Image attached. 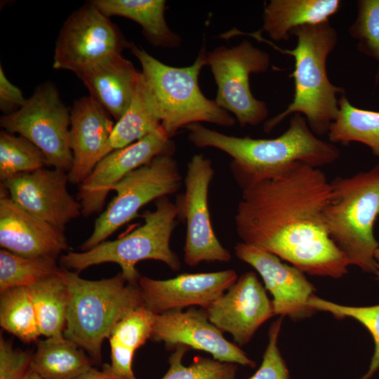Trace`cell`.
<instances>
[{
	"mask_svg": "<svg viewBox=\"0 0 379 379\" xmlns=\"http://www.w3.org/2000/svg\"><path fill=\"white\" fill-rule=\"evenodd\" d=\"M208 320L239 345L247 344L258 328L274 316L272 301L256 274L248 272L204 309Z\"/></svg>",
	"mask_w": 379,
	"mask_h": 379,
	"instance_id": "16",
	"label": "cell"
},
{
	"mask_svg": "<svg viewBox=\"0 0 379 379\" xmlns=\"http://www.w3.org/2000/svg\"><path fill=\"white\" fill-rule=\"evenodd\" d=\"M374 274L376 276L377 279L379 281V263L377 264V270Z\"/></svg>",
	"mask_w": 379,
	"mask_h": 379,
	"instance_id": "41",
	"label": "cell"
},
{
	"mask_svg": "<svg viewBox=\"0 0 379 379\" xmlns=\"http://www.w3.org/2000/svg\"><path fill=\"white\" fill-rule=\"evenodd\" d=\"M0 246L27 258L57 259L68 249L65 232L18 206L1 184Z\"/></svg>",
	"mask_w": 379,
	"mask_h": 379,
	"instance_id": "20",
	"label": "cell"
},
{
	"mask_svg": "<svg viewBox=\"0 0 379 379\" xmlns=\"http://www.w3.org/2000/svg\"><path fill=\"white\" fill-rule=\"evenodd\" d=\"M357 13L349 28L358 50L379 64V0H359Z\"/></svg>",
	"mask_w": 379,
	"mask_h": 379,
	"instance_id": "34",
	"label": "cell"
},
{
	"mask_svg": "<svg viewBox=\"0 0 379 379\" xmlns=\"http://www.w3.org/2000/svg\"><path fill=\"white\" fill-rule=\"evenodd\" d=\"M49 166L44 154L22 135L0 132V180L1 182L26 172Z\"/></svg>",
	"mask_w": 379,
	"mask_h": 379,
	"instance_id": "31",
	"label": "cell"
},
{
	"mask_svg": "<svg viewBox=\"0 0 379 379\" xmlns=\"http://www.w3.org/2000/svg\"><path fill=\"white\" fill-rule=\"evenodd\" d=\"M34 353L13 347L0 337V379H24L31 370Z\"/></svg>",
	"mask_w": 379,
	"mask_h": 379,
	"instance_id": "36",
	"label": "cell"
},
{
	"mask_svg": "<svg viewBox=\"0 0 379 379\" xmlns=\"http://www.w3.org/2000/svg\"><path fill=\"white\" fill-rule=\"evenodd\" d=\"M151 340L168 349L179 345L204 351L213 359L255 367V363L237 345L228 341L213 324L204 309L175 310L154 314Z\"/></svg>",
	"mask_w": 379,
	"mask_h": 379,
	"instance_id": "15",
	"label": "cell"
},
{
	"mask_svg": "<svg viewBox=\"0 0 379 379\" xmlns=\"http://www.w3.org/2000/svg\"><path fill=\"white\" fill-rule=\"evenodd\" d=\"M340 0H271L262 14V30L274 41L288 40L298 27L329 21Z\"/></svg>",
	"mask_w": 379,
	"mask_h": 379,
	"instance_id": "22",
	"label": "cell"
},
{
	"mask_svg": "<svg viewBox=\"0 0 379 379\" xmlns=\"http://www.w3.org/2000/svg\"><path fill=\"white\" fill-rule=\"evenodd\" d=\"M56 259L27 258L7 250L0 251V293L15 287H29L58 274Z\"/></svg>",
	"mask_w": 379,
	"mask_h": 379,
	"instance_id": "30",
	"label": "cell"
},
{
	"mask_svg": "<svg viewBox=\"0 0 379 379\" xmlns=\"http://www.w3.org/2000/svg\"><path fill=\"white\" fill-rule=\"evenodd\" d=\"M292 35L296 37L293 50L272 42L270 46L294 58L293 98L282 112L265 123L264 131L270 133L288 115L300 114L316 135L328 134L339 112L337 94L345 93L331 82L326 71L328 56L338 43L337 31L328 21L298 27Z\"/></svg>",
	"mask_w": 379,
	"mask_h": 379,
	"instance_id": "3",
	"label": "cell"
},
{
	"mask_svg": "<svg viewBox=\"0 0 379 379\" xmlns=\"http://www.w3.org/2000/svg\"><path fill=\"white\" fill-rule=\"evenodd\" d=\"M130 47L109 18L90 1L65 21L56 41L53 67L77 75Z\"/></svg>",
	"mask_w": 379,
	"mask_h": 379,
	"instance_id": "11",
	"label": "cell"
},
{
	"mask_svg": "<svg viewBox=\"0 0 379 379\" xmlns=\"http://www.w3.org/2000/svg\"><path fill=\"white\" fill-rule=\"evenodd\" d=\"M189 349L182 345L173 349L168 359L170 367L161 379H235L236 364L197 357L191 364L185 366L182 361Z\"/></svg>",
	"mask_w": 379,
	"mask_h": 379,
	"instance_id": "33",
	"label": "cell"
},
{
	"mask_svg": "<svg viewBox=\"0 0 379 379\" xmlns=\"http://www.w3.org/2000/svg\"><path fill=\"white\" fill-rule=\"evenodd\" d=\"M73 379H123L117 375L109 364H104L102 370L91 366Z\"/></svg>",
	"mask_w": 379,
	"mask_h": 379,
	"instance_id": "38",
	"label": "cell"
},
{
	"mask_svg": "<svg viewBox=\"0 0 379 379\" xmlns=\"http://www.w3.org/2000/svg\"><path fill=\"white\" fill-rule=\"evenodd\" d=\"M234 252L262 277L265 289L272 295L274 315L300 319L315 312L308 305L315 288L300 270L283 262L270 252L242 241L235 245Z\"/></svg>",
	"mask_w": 379,
	"mask_h": 379,
	"instance_id": "17",
	"label": "cell"
},
{
	"mask_svg": "<svg viewBox=\"0 0 379 379\" xmlns=\"http://www.w3.org/2000/svg\"><path fill=\"white\" fill-rule=\"evenodd\" d=\"M154 314L142 305L121 319L109 337L112 371L123 379H137L133 371L135 351L151 339Z\"/></svg>",
	"mask_w": 379,
	"mask_h": 379,
	"instance_id": "25",
	"label": "cell"
},
{
	"mask_svg": "<svg viewBox=\"0 0 379 379\" xmlns=\"http://www.w3.org/2000/svg\"><path fill=\"white\" fill-rule=\"evenodd\" d=\"M161 114L145 79L138 72L133 97L123 116L114 124L111 137L112 150L128 146L157 131Z\"/></svg>",
	"mask_w": 379,
	"mask_h": 379,
	"instance_id": "24",
	"label": "cell"
},
{
	"mask_svg": "<svg viewBox=\"0 0 379 379\" xmlns=\"http://www.w3.org/2000/svg\"><path fill=\"white\" fill-rule=\"evenodd\" d=\"M185 128L195 146L213 147L232 158L230 168L241 190L275 178L297 162L319 168L340 156L337 147L318 138L300 114H294L288 128L271 139L227 135L200 123Z\"/></svg>",
	"mask_w": 379,
	"mask_h": 379,
	"instance_id": "2",
	"label": "cell"
},
{
	"mask_svg": "<svg viewBox=\"0 0 379 379\" xmlns=\"http://www.w3.org/2000/svg\"><path fill=\"white\" fill-rule=\"evenodd\" d=\"M92 4L107 17L121 16L139 24L147 39L154 46L176 48L180 38L168 27L164 0H93Z\"/></svg>",
	"mask_w": 379,
	"mask_h": 379,
	"instance_id": "23",
	"label": "cell"
},
{
	"mask_svg": "<svg viewBox=\"0 0 379 379\" xmlns=\"http://www.w3.org/2000/svg\"><path fill=\"white\" fill-rule=\"evenodd\" d=\"M308 305L314 311L328 312L338 319L352 318L368 331L374 341V352L368 371L360 379H371L379 369V304L349 306L334 303L314 295L309 300Z\"/></svg>",
	"mask_w": 379,
	"mask_h": 379,
	"instance_id": "32",
	"label": "cell"
},
{
	"mask_svg": "<svg viewBox=\"0 0 379 379\" xmlns=\"http://www.w3.org/2000/svg\"><path fill=\"white\" fill-rule=\"evenodd\" d=\"M375 259L378 263H379V248L377 249L375 254Z\"/></svg>",
	"mask_w": 379,
	"mask_h": 379,
	"instance_id": "40",
	"label": "cell"
},
{
	"mask_svg": "<svg viewBox=\"0 0 379 379\" xmlns=\"http://www.w3.org/2000/svg\"><path fill=\"white\" fill-rule=\"evenodd\" d=\"M282 318L283 317H281L270 326L268 343L261 365L248 379H290L288 369L278 347Z\"/></svg>",
	"mask_w": 379,
	"mask_h": 379,
	"instance_id": "35",
	"label": "cell"
},
{
	"mask_svg": "<svg viewBox=\"0 0 379 379\" xmlns=\"http://www.w3.org/2000/svg\"><path fill=\"white\" fill-rule=\"evenodd\" d=\"M138 73L133 65L119 54L85 69L77 76L90 96L117 121L131 103Z\"/></svg>",
	"mask_w": 379,
	"mask_h": 379,
	"instance_id": "21",
	"label": "cell"
},
{
	"mask_svg": "<svg viewBox=\"0 0 379 379\" xmlns=\"http://www.w3.org/2000/svg\"><path fill=\"white\" fill-rule=\"evenodd\" d=\"M24 379H43L36 373L30 370Z\"/></svg>",
	"mask_w": 379,
	"mask_h": 379,
	"instance_id": "39",
	"label": "cell"
},
{
	"mask_svg": "<svg viewBox=\"0 0 379 379\" xmlns=\"http://www.w3.org/2000/svg\"><path fill=\"white\" fill-rule=\"evenodd\" d=\"M61 276L69 295L64 337L100 364L104 340L121 319L143 305L138 283L128 282L121 272L111 278L87 280L62 268Z\"/></svg>",
	"mask_w": 379,
	"mask_h": 379,
	"instance_id": "4",
	"label": "cell"
},
{
	"mask_svg": "<svg viewBox=\"0 0 379 379\" xmlns=\"http://www.w3.org/2000/svg\"><path fill=\"white\" fill-rule=\"evenodd\" d=\"M0 325L24 343L38 341L41 334L28 287L1 293Z\"/></svg>",
	"mask_w": 379,
	"mask_h": 379,
	"instance_id": "29",
	"label": "cell"
},
{
	"mask_svg": "<svg viewBox=\"0 0 379 379\" xmlns=\"http://www.w3.org/2000/svg\"><path fill=\"white\" fill-rule=\"evenodd\" d=\"M213 175L211 161L201 154H194L187 164L185 192L180 204L187 225L184 261L189 266L227 262L232 258L217 238L211 220L208 194Z\"/></svg>",
	"mask_w": 379,
	"mask_h": 379,
	"instance_id": "12",
	"label": "cell"
},
{
	"mask_svg": "<svg viewBox=\"0 0 379 379\" xmlns=\"http://www.w3.org/2000/svg\"><path fill=\"white\" fill-rule=\"evenodd\" d=\"M4 130L18 133L34 144L46 156L49 166L67 172L73 155L69 147L70 111L51 82H46L16 112L3 115Z\"/></svg>",
	"mask_w": 379,
	"mask_h": 379,
	"instance_id": "10",
	"label": "cell"
},
{
	"mask_svg": "<svg viewBox=\"0 0 379 379\" xmlns=\"http://www.w3.org/2000/svg\"><path fill=\"white\" fill-rule=\"evenodd\" d=\"M26 101L22 91L7 79L0 65V110L4 115L11 114L20 109Z\"/></svg>",
	"mask_w": 379,
	"mask_h": 379,
	"instance_id": "37",
	"label": "cell"
},
{
	"mask_svg": "<svg viewBox=\"0 0 379 379\" xmlns=\"http://www.w3.org/2000/svg\"><path fill=\"white\" fill-rule=\"evenodd\" d=\"M170 139L161 126L146 137L105 157L79 185L77 199L81 215L88 217L101 212L109 192L125 176L159 154L173 153Z\"/></svg>",
	"mask_w": 379,
	"mask_h": 379,
	"instance_id": "14",
	"label": "cell"
},
{
	"mask_svg": "<svg viewBox=\"0 0 379 379\" xmlns=\"http://www.w3.org/2000/svg\"><path fill=\"white\" fill-rule=\"evenodd\" d=\"M130 48L141 65V73L161 114V127L170 138L191 124L204 121L225 127L235 124L230 112L200 90L199 75L206 65L204 48L192 65L184 67L166 65L133 43Z\"/></svg>",
	"mask_w": 379,
	"mask_h": 379,
	"instance_id": "7",
	"label": "cell"
},
{
	"mask_svg": "<svg viewBox=\"0 0 379 379\" xmlns=\"http://www.w3.org/2000/svg\"><path fill=\"white\" fill-rule=\"evenodd\" d=\"M181 215L180 202L173 203L167 197L156 201L154 211L142 214L144 223L131 232L113 241H105L94 248L81 252L68 251L60 257L63 269L80 272L95 265L113 262L119 265L128 282L138 284L140 278L135 265L144 260L164 262L178 271L180 260L170 247V240Z\"/></svg>",
	"mask_w": 379,
	"mask_h": 379,
	"instance_id": "6",
	"label": "cell"
},
{
	"mask_svg": "<svg viewBox=\"0 0 379 379\" xmlns=\"http://www.w3.org/2000/svg\"><path fill=\"white\" fill-rule=\"evenodd\" d=\"M181 183L182 176L173 153L159 154L128 173L112 188L116 195L95 220L93 232L81 246V251H88L106 241L137 217L142 207L175 193Z\"/></svg>",
	"mask_w": 379,
	"mask_h": 379,
	"instance_id": "8",
	"label": "cell"
},
{
	"mask_svg": "<svg viewBox=\"0 0 379 379\" xmlns=\"http://www.w3.org/2000/svg\"><path fill=\"white\" fill-rule=\"evenodd\" d=\"M67 172L46 168L14 175L1 185L20 208L65 232L81 215V206L67 190Z\"/></svg>",
	"mask_w": 379,
	"mask_h": 379,
	"instance_id": "13",
	"label": "cell"
},
{
	"mask_svg": "<svg viewBox=\"0 0 379 379\" xmlns=\"http://www.w3.org/2000/svg\"><path fill=\"white\" fill-rule=\"evenodd\" d=\"M338 117L328 133L330 142L364 144L379 159V112L354 106L345 94L338 100Z\"/></svg>",
	"mask_w": 379,
	"mask_h": 379,
	"instance_id": "28",
	"label": "cell"
},
{
	"mask_svg": "<svg viewBox=\"0 0 379 379\" xmlns=\"http://www.w3.org/2000/svg\"><path fill=\"white\" fill-rule=\"evenodd\" d=\"M241 191L234 222L242 242L310 275L338 279L347 273L348 260L326 224L331 185L319 168L297 162Z\"/></svg>",
	"mask_w": 379,
	"mask_h": 379,
	"instance_id": "1",
	"label": "cell"
},
{
	"mask_svg": "<svg viewBox=\"0 0 379 379\" xmlns=\"http://www.w3.org/2000/svg\"><path fill=\"white\" fill-rule=\"evenodd\" d=\"M114 126L110 114L90 95L74 102L70 110L69 142L73 161L67 173L69 183L79 185L113 151L110 137Z\"/></svg>",
	"mask_w": 379,
	"mask_h": 379,
	"instance_id": "19",
	"label": "cell"
},
{
	"mask_svg": "<svg viewBox=\"0 0 379 379\" xmlns=\"http://www.w3.org/2000/svg\"><path fill=\"white\" fill-rule=\"evenodd\" d=\"M331 197L326 207L329 235L350 265L375 274L379 248L373 228L379 216V164L331 182Z\"/></svg>",
	"mask_w": 379,
	"mask_h": 379,
	"instance_id": "5",
	"label": "cell"
},
{
	"mask_svg": "<svg viewBox=\"0 0 379 379\" xmlns=\"http://www.w3.org/2000/svg\"><path fill=\"white\" fill-rule=\"evenodd\" d=\"M234 270L184 273L159 280L140 277L138 285L143 306L153 314L199 306L206 309L237 281Z\"/></svg>",
	"mask_w": 379,
	"mask_h": 379,
	"instance_id": "18",
	"label": "cell"
},
{
	"mask_svg": "<svg viewBox=\"0 0 379 379\" xmlns=\"http://www.w3.org/2000/svg\"><path fill=\"white\" fill-rule=\"evenodd\" d=\"M92 364L90 357L73 341L48 338L37 341L31 370L43 379H73Z\"/></svg>",
	"mask_w": 379,
	"mask_h": 379,
	"instance_id": "26",
	"label": "cell"
},
{
	"mask_svg": "<svg viewBox=\"0 0 379 379\" xmlns=\"http://www.w3.org/2000/svg\"><path fill=\"white\" fill-rule=\"evenodd\" d=\"M28 289L41 334L47 338H65L69 295L61 271L29 286Z\"/></svg>",
	"mask_w": 379,
	"mask_h": 379,
	"instance_id": "27",
	"label": "cell"
},
{
	"mask_svg": "<svg viewBox=\"0 0 379 379\" xmlns=\"http://www.w3.org/2000/svg\"><path fill=\"white\" fill-rule=\"evenodd\" d=\"M217 94L214 100L222 109L234 115L241 127L257 126L268 116L266 103L256 99L249 84L251 74L265 72L270 66V55L250 41L237 46H222L206 53Z\"/></svg>",
	"mask_w": 379,
	"mask_h": 379,
	"instance_id": "9",
	"label": "cell"
}]
</instances>
